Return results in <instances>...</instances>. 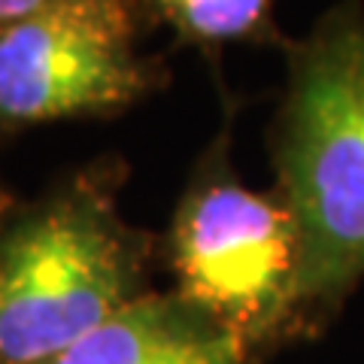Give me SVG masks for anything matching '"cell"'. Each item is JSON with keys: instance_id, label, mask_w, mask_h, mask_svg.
Wrapping results in <instances>:
<instances>
[{"instance_id": "obj_1", "label": "cell", "mask_w": 364, "mask_h": 364, "mask_svg": "<svg viewBox=\"0 0 364 364\" xmlns=\"http://www.w3.org/2000/svg\"><path fill=\"white\" fill-rule=\"evenodd\" d=\"M277 195L298 228V337L364 279V6L343 0L289 52L270 134Z\"/></svg>"}, {"instance_id": "obj_2", "label": "cell", "mask_w": 364, "mask_h": 364, "mask_svg": "<svg viewBox=\"0 0 364 364\" xmlns=\"http://www.w3.org/2000/svg\"><path fill=\"white\" fill-rule=\"evenodd\" d=\"M88 170L0 228V364H40L146 298L155 243Z\"/></svg>"}, {"instance_id": "obj_3", "label": "cell", "mask_w": 364, "mask_h": 364, "mask_svg": "<svg viewBox=\"0 0 364 364\" xmlns=\"http://www.w3.org/2000/svg\"><path fill=\"white\" fill-rule=\"evenodd\" d=\"M167 264L173 291L222 325L246 364L298 337V228L277 191H255L234 173L228 131L176 203Z\"/></svg>"}, {"instance_id": "obj_4", "label": "cell", "mask_w": 364, "mask_h": 364, "mask_svg": "<svg viewBox=\"0 0 364 364\" xmlns=\"http://www.w3.org/2000/svg\"><path fill=\"white\" fill-rule=\"evenodd\" d=\"M158 79L134 46V0H61L0 28L4 128L131 107Z\"/></svg>"}, {"instance_id": "obj_5", "label": "cell", "mask_w": 364, "mask_h": 364, "mask_svg": "<svg viewBox=\"0 0 364 364\" xmlns=\"http://www.w3.org/2000/svg\"><path fill=\"white\" fill-rule=\"evenodd\" d=\"M40 364H246L222 325L176 291H149Z\"/></svg>"}, {"instance_id": "obj_6", "label": "cell", "mask_w": 364, "mask_h": 364, "mask_svg": "<svg viewBox=\"0 0 364 364\" xmlns=\"http://www.w3.org/2000/svg\"><path fill=\"white\" fill-rule=\"evenodd\" d=\"M182 43L225 46L273 33V0H149Z\"/></svg>"}, {"instance_id": "obj_7", "label": "cell", "mask_w": 364, "mask_h": 364, "mask_svg": "<svg viewBox=\"0 0 364 364\" xmlns=\"http://www.w3.org/2000/svg\"><path fill=\"white\" fill-rule=\"evenodd\" d=\"M61 0H0V28L13 25V21H21L33 13H40L46 6H55Z\"/></svg>"}]
</instances>
